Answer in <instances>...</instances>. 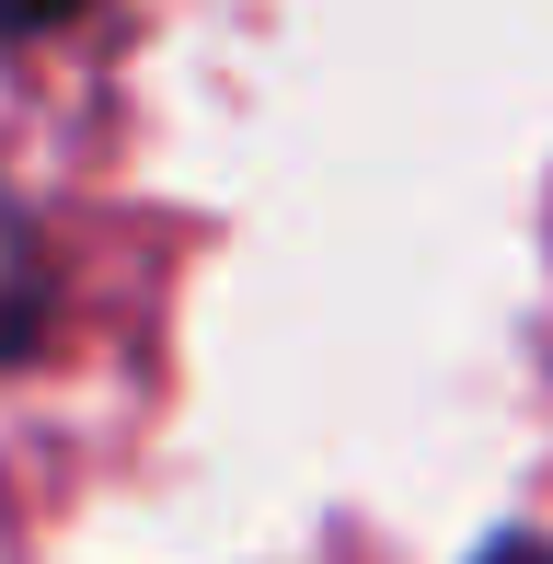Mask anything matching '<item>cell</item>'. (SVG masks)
Returning a JSON list of instances; mask_svg holds the SVG:
<instances>
[{
  "mask_svg": "<svg viewBox=\"0 0 553 564\" xmlns=\"http://www.w3.org/2000/svg\"><path fill=\"white\" fill-rule=\"evenodd\" d=\"M69 12H93V0H0V35H58Z\"/></svg>",
  "mask_w": 553,
  "mask_h": 564,
  "instance_id": "7a4b0ae2",
  "label": "cell"
},
{
  "mask_svg": "<svg viewBox=\"0 0 553 564\" xmlns=\"http://www.w3.org/2000/svg\"><path fill=\"white\" fill-rule=\"evenodd\" d=\"M473 564H553V542H542V530H496Z\"/></svg>",
  "mask_w": 553,
  "mask_h": 564,
  "instance_id": "3957f363",
  "label": "cell"
},
{
  "mask_svg": "<svg viewBox=\"0 0 553 564\" xmlns=\"http://www.w3.org/2000/svg\"><path fill=\"white\" fill-rule=\"evenodd\" d=\"M46 323H58V276H46L35 230L0 219V369H23V357L46 346Z\"/></svg>",
  "mask_w": 553,
  "mask_h": 564,
  "instance_id": "6da1fadb",
  "label": "cell"
}]
</instances>
